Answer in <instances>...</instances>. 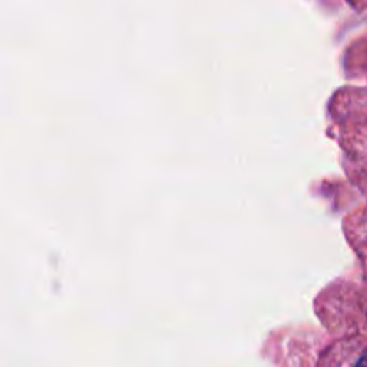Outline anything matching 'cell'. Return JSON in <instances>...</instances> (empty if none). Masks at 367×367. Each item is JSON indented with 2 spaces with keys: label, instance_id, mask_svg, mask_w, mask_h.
<instances>
[{
  "label": "cell",
  "instance_id": "1",
  "mask_svg": "<svg viewBox=\"0 0 367 367\" xmlns=\"http://www.w3.org/2000/svg\"><path fill=\"white\" fill-rule=\"evenodd\" d=\"M356 367H367V353L362 356V358L358 360V363H356Z\"/></svg>",
  "mask_w": 367,
  "mask_h": 367
}]
</instances>
